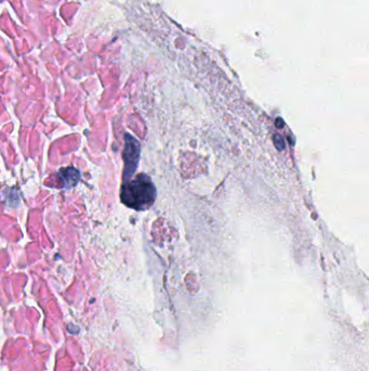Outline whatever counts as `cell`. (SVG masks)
<instances>
[{"instance_id": "obj_1", "label": "cell", "mask_w": 369, "mask_h": 371, "mask_svg": "<svg viewBox=\"0 0 369 371\" xmlns=\"http://www.w3.org/2000/svg\"><path fill=\"white\" fill-rule=\"evenodd\" d=\"M120 199L126 207L136 211H144L154 205L156 188L146 174H139L134 178L124 181Z\"/></svg>"}, {"instance_id": "obj_2", "label": "cell", "mask_w": 369, "mask_h": 371, "mask_svg": "<svg viewBox=\"0 0 369 371\" xmlns=\"http://www.w3.org/2000/svg\"><path fill=\"white\" fill-rule=\"evenodd\" d=\"M124 159V181H129L136 173V167L140 159V144L136 138L130 136L129 134L125 135V148L122 152Z\"/></svg>"}, {"instance_id": "obj_3", "label": "cell", "mask_w": 369, "mask_h": 371, "mask_svg": "<svg viewBox=\"0 0 369 371\" xmlns=\"http://www.w3.org/2000/svg\"><path fill=\"white\" fill-rule=\"evenodd\" d=\"M58 178L60 179L62 187L71 188L78 183L79 172L74 167H66L58 173Z\"/></svg>"}]
</instances>
